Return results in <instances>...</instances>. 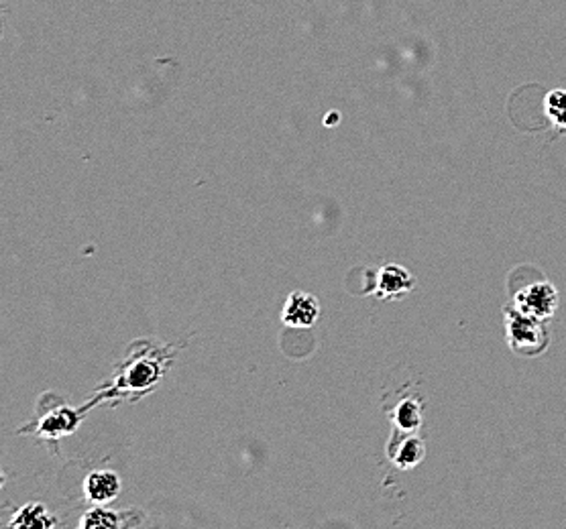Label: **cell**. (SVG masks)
<instances>
[{"label":"cell","instance_id":"6da1fadb","mask_svg":"<svg viewBox=\"0 0 566 529\" xmlns=\"http://www.w3.org/2000/svg\"><path fill=\"white\" fill-rule=\"evenodd\" d=\"M507 338L512 349L520 355H540L548 344L546 328L540 317L528 316L520 309L507 312Z\"/></svg>","mask_w":566,"mask_h":529},{"label":"cell","instance_id":"7a4b0ae2","mask_svg":"<svg viewBox=\"0 0 566 529\" xmlns=\"http://www.w3.org/2000/svg\"><path fill=\"white\" fill-rule=\"evenodd\" d=\"M513 300H515V309H520V312L528 316L540 317V320L548 317L558 306L556 289L544 279L536 281V284H532L528 289H523V292L513 293Z\"/></svg>","mask_w":566,"mask_h":529},{"label":"cell","instance_id":"3957f363","mask_svg":"<svg viewBox=\"0 0 566 529\" xmlns=\"http://www.w3.org/2000/svg\"><path fill=\"white\" fill-rule=\"evenodd\" d=\"M320 317V301L312 293L294 292L283 306L281 322L289 328H312Z\"/></svg>","mask_w":566,"mask_h":529},{"label":"cell","instance_id":"277c9868","mask_svg":"<svg viewBox=\"0 0 566 529\" xmlns=\"http://www.w3.org/2000/svg\"><path fill=\"white\" fill-rule=\"evenodd\" d=\"M414 285L416 281L408 269H403L400 265H385L377 275L375 295L379 300H398L401 295L412 292Z\"/></svg>","mask_w":566,"mask_h":529},{"label":"cell","instance_id":"5b68a950","mask_svg":"<svg viewBox=\"0 0 566 529\" xmlns=\"http://www.w3.org/2000/svg\"><path fill=\"white\" fill-rule=\"evenodd\" d=\"M84 491H86L88 501L94 505H106L118 497L120 478L112 470H94L86 477Z\"/></svg>","mask_w":566,"mask_h":529},{"label":"cell","instance_id":"8992f818","mask_svg":"<svg viewBox=\"0 0 566 529\" xmlns=\"http://www.w3.org/2000/svg\"><path fill=\"white\" fill-rule=\"evenodd\" d=\"M55 519L47 513L44 505L31 503L19 509L15 517L11 521V527L17 529H31V527H53Z\"/></svg>","mask_w":566,"mask_h":529},{"label":"cell","instance_id":"52a82bcc","mask_svg":"<svg viewBox=\"0 0 566 529\" xmlns=\"http://www.w3.org/2000/svg\"><path fill=\"white\" fill-rule=\"evenodd\" d=\"M393 421L401 432H414V429L420 428L422 423V407L414 399H406L403 404L395 409Z\"/></svg>","mask_w":566,"mask_h":529},{"label":"cell","instance_id":"ba28073f","mask_svg":"<svg viewBox=\"0 0 566 529\" xmlns=\"http://www.w3.org/2000/svg\"><path fill=\"white\" fill-rule=\"evenodd\" d=\"M424 458V444L417 438H408L401 444L398 453H393V461L400 469H412Z\"/></svg>","mask_w":566,"mask_h":529},{"label":"cell","instance_id":"9c48e42d","mask_svg":"<svg viewBox=\"0 0 566 529\" xmlns=\"http://www.w3.org/2000/svg\"><path fill=\"white\" fill-rule=\"evenodd\" d=\"M80 525L86 527V529H92V527L109 529V527H118L120 519H118V513L109 511V509H104L102 505H98V507H94V509L86 511V515H84L82 521H80Z\"/></svg>","mask_w":566,"mask_h":529},{"label":"cell","instance_id":"30bf717a","mask_svg":"<svg viewBox=\"0 0 566 529\" xmlns=\"http://www.w3.org/2000/svg\"><path fill=\"white\" fill-rule=\"evenodd\" d=\"M546 115L556 126L566 129V90H552L546 96Z\"/></svg>","mask_w":566,"mask_h":529}]
</instances>
